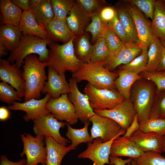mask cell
<instances>
[{"instance_id":"obj_1","label":"cell","mask_w":165,"mask_h":165,"mask_svg":"<svg viewBox=\"0 0 165 165\" xmlns=\"http://www.w3.org/2000/svg\"><path fill=\"white\" fill-rule=\"evenodd\" d=\"M47 66V62L40 61L35 54L29 55L25 58L22 73L25 83L24 101L32 98H40L47 79L45 71Z\"/></svg>"},{"instance_id":"obj_2","label":"cell","mask_w":165,"mask_h":165,"mask_svg":"<svg viewBox=\"0 0 165 165\" xmlns=\"http://www.w3.org/2000/svg\"><path fill=\"white\" fill-rule=\"evenodd\" d=\"M76 37L62 45L52 42L48 45L50 50L47 66L51 67L61 75H65L67 71L73 73L76 72L85 63L75 54L74 41Z\"/></svg>"},{"instance_id":"obj_3","label":"cell","mask_w":165,"mask_h":165,"mask_svg":"<svg viewBox=\"0 0 165 165\" xmlns=\"http://www.w3.org/2000/svg\"><path fill=\"white\" fill-rule=\"evenodd\" d=\"M52 42L49 39L22 35L18 46L11 51L7 60L10 63H15L19 68L24 63L25 58L32 54L38 55L41 62H47L49 50L47 46Z\"/></svg>"},{"instance_id":"obj_4","label":"cell","mask_w":165,"mask_h":165,"mask_svg":"<svg viewBox=\"0 0 165 165\" xmlns=\"http://www.w3.org/2000/svg\"><path fill=\"white\" fill-rule=\"evenodd\" d=\"M105 61L85 63L79 70L73 73L72 76L76 79L77 82L86 80L98 89H115L114 82L118 74L105 68L104 66Z\"/></svg>"},{"instance_id":"obj_5","label":"cell","mask_w":165,"mask_h":165,"mask_svg":"<svg viewBox=\"0 0 165 165\" xmlns=\"http://www.w3.org/2000/svg\"><path fill=\"white\" fill-rule=\"evenodd\" d=\"M153 85L147 82H139L133 90L131 101L137 115L139 124L149 118L155 92Z\"/></svg>"},{"instance_id":"obj_6","label":"cell","mask_w":165,"mask_h":165,"mask_svg":"<svg viewBox=\"0 0 165 165\" xmlns=\"http://www.w3.org/2000/svg\"><path fill=\"white\" fill-rule=\"evenodd\" d=\"M83 91L93 110L111 109L125 100L116 89H98L89 83Z\"/></svg>"},{"instance_id":"obj_7","label":"cell","mask_w":165,"mask_h":165,"mask_svg":"<svg viewBox=\"0 0 165 165\" xmlns=\"http://www.w3.org/2000/svg\"><path fill=\"white\" fill-rule=\"evenodd\" d=\"M24 134L20 135L23 149L20 155L21 157L26 155V165L45 164L47 151L44 142L45 137L37 135L35 137L29 133H25Z\"/></svg>"},{"instance_id":"obj_8","label":"cell","mask_w":165,"mask_h":165,"mask_svg":"<svg viewBox=\"0 0 165 165\" xmlns=\"http://www.w3.org/2000/svg\"><path fill=\"white\" fill-rule=\"evenodd\" d=\"M90 135L92 139L100 138L103 142H107L118 136L124 135L126 130L117 123L107 117L96 114L91 117Z\"/></svg>"},{"instance_id":"obj_9","label":"cell","mask_w":165,"mask_h":165,"mask_svg":"<svg viewBox=\"0 0 165 165\" xmlns=\"http://www.w3.org/2000/svg\"><path fill=\"white\" fill-rule=\"evenodd\" d=\"M33 130L36 136L51 137L58 143L66 146L68 141L60 133L61 128L66 125L67 123L58 121L50 113L33 121Z\"/></svg>"},{"instance_id":"obj_10","label":"cell","mask_w":165,"mask_h":165,"mask_svg":"<svg viewBox=\"0 0 165 165\" xmlns=\"http://www.w3.org/2000/svg\"><path fill=\"white\" fill-rule=\"evenodd\" d=\"M46 108L57 119L65 121L70 125L78 121L74 106L67 94H63L56 99L51 98L46 103Z\"/></svg>"},{"instance_id":"obj_11","label":"cell","mask_w":165,"mask_h":165,"mask_svg":"<svg viewBox=\"0 0 165 165\" xmlns=\"http://www.w3.org/2000/svg\"><path fill=\"white\" fill-rule=\"evenodd\" d=\"M120 136L103 142L100 138L94 139L92 142L87 143L86 148L78 156L79 159H88L93 162V165H111L109 162L111 146L113 141Z\"/></svg>"},{"instance_id":"obj_12","label":"cell","mask_w":165,"mask_h":165,"mask_svg":"<svg viewBox=\"0 0 165 165\" xmlns=\"http://www.w3.org/2000/svg\"><path fill=\"white\" fill-rule=\"evenodd\" d=\"M94 111L99 116L115 121L126 130L131 124L137 114L133 104L130 100L125 99L111 109H94Z\"/></svg>"},{"instance_id":"obj_13","label":"cell","mask_w":165,"mask_h":165,"mask_svg":"<svg viewBox=\"0 0 165 165\" xmlns=\"http://www.w3.org/2000/svg\"><path fill=\"white\" fill-rule=\"evenodd\" d=\"M76 79L73 76L69 80L70 92L68 97L73 105L76 114L81 122L89 121L90 118L95 113L91 107L86 95L80 91Z\"/></svg>"},{"instance_id":"obj_14","label":"cell","mask_w":165,"mask_h":165,"mask_svg":"<svg viewBox=\"0 0 165 165\" xmlns=\"http://www.w3.org/2000/svg\"><path fill=\"white\" fill-rule=\"evenodd\" d=\"M124 2L134 23L138 34V43L141 47L143 46L149 47L154 37L151 24L147 19L144 14L136 6Z\"/></svg>"},{"instance_id":"obj_15","label":"cell","mask_w":165,"mask_h":165,"mask_svg":"<svg viewBox=\"0 0 165 165\" xmlns=\"http://www.w3.org/2000/svg\"><path fill=\"white\" fill-rule=\"evenodd\" d=\"M142 51L141 47L138 43L130 41L124 43L115 52L111 53L104 66L111 71L118 66L130 63Z\"/></svg>"},{"instance_id":"obj_16","label":"cell","mask_w":165,"mask_h":165,"mask_svg":"<svg viewBox=\"0 0 165 165\" xmlns=\"http://www.w3.org/2000/svg\"><path fill=\"white\" fill-rule=\"evenodd\" d=\"M51 98L50 94H46L45 97L41 99L32 98L23 103L13 102L12 105L8 106V108L10 110L24 111L26 114L23 116L24 120L27 122L33 121L50 113L46 108V105Z\"/></svg>"},{"instance_id":"obj_17","label":"cell","mask_w":165,"mask_h":165,"mask_svg":"<svg viewBox=\"0 0 165 165\" xmlns=\"http://www.w3.org/2000/svg\"><path fill=\"white\" fill-rule=\"evenodd\" d=\"M143 152L163 151V136L153 132H145L139 129L128 138Z\"/></svg>"},{"instance_id":"obj_18","label":"cell","mask_w":165,"mask_h":165,"mask_svg":"<svg viewBox=\"0 0 165 165\" xmlns=\"http://www.w3.org/2000/svg\"><path fill=\"white\" fill-rule=\"evenodd\" d=\"M0 79L16 89L20 97H24L25 81L21 70L15 63L12 64L7 60L0 59Z\"/></svg>"},{"instance_id":"obj_19","label":"cell","mask_w":165,"mask_h":165,"mask_svg":"<svg viewBox=\"0 0 165 165\" xmlns=\"http://www.w3.org/2000/svg\"><path fill=\"white\" fill-rule=\"evenodd\" d=\"M70 92L69 84L65 75H61L53 68L49 66L47 81L45 83L42 92L50 94L53 99L60 97L61 95Z\"/></svg>"},{"instance_id":"obj_20","label":"cell","mask_w":165,"mask_h":165,"mask_svg":"<svg viewBox=\"0 0 165 165\" xmlns=\"http://www.w3.org/2000/svg\"><path fill=\"white\" fill-rule=\"evenodd\" d=\"M91 14H89L75 2L71 9L70 14L66 18L69 28L76 36L85 32L91 20Z\"/></svg>"},{"instance_id":"obj_21","label":"cell","mask_w":165,"mask_h":165,"mask_svg":"<svg viewBox=\"0 0 165 165\" xmlns=\"http://www.w3.org/2000/svg\"><path fill=\"white\" fill-rule=\"evenodd\" d=\"M143 152L128 138L120 136L112 143L110 156L128 157L134 159L141 156Z\"/></svg>"},{"instance_id":"obj_22","label":"cell","mask_w":165,"mask_h":165,"mask_svg":"<svg viewBox=\"0 0 165 165\" xmlns=\"http://www.w3.org/2000/svg\"><path fill=\"white\" fill-rule=\"evenodd\" d=\"M49 39L52 42L67 43L76 36L71 31L66 20L54 18L45 28Z\"/></svg>"},{"instance_id":"obj_23","label":"cell","mask_w":165,"mask_h":165,"mask_svg":"<svg viewBox=\"0 0 165 165\" xmlns=\"http://www.w3.org/2000/svg\"><path fill=\"white\" fill-rule=\"evenodd\" d=\"M44 141L47 151L45 165H61L64 156L70 151L75 149L71 145L66 147L50 137H45Z\"/></svg>"},{"instance_id":"obj_24","label":"cell","mask_w":165,"mask_h":165,"mask_svg":"<svg viewBox=\"0 0 165 165\" xmlns=\"http://www.w3.org/2000/svg\"><path fill=\"white\" fill-rule=\"evenodd\" d=\"M18 28L23 35L49 39L47 32L36 21L31 10L23 12Z\"/></svg>"},{"instance_id":"obj_25","label":"cell","mask_w":165,"mask_h":165,"mask_svg":"<svg viewBox=\"0 0 165 165\" xmlns=\"http://www.w3.org/2000/svg\"><path fill=\"white\" fill-rule=\"evenodd\" d=\"M151 27L154 36L165 41V0H156Z\"/></svg>"},{"instance_id":"obj_26","label":"cell","mask_w":165,"mask_h":165,"mask_svg":"<svg viewBox=\"0 0 165 165\" xmlns=\"http://www.w3.org/2000/svg\"><path fill=\"white\" fill-rule=\"evenodd\" d=\"M117 73L118 76L114 82L116 87L125 99L130 100L132 85L142 77L139 74L120 69Z\"/></svg>"},{"instance_id":"obj_27","label":"cell","mask_w":165,"mask_h":165,"mask_svg":"<svg viewBox=\"0 0 165 165\" xmlns=\"http://www.w3.org/2000/svg\"><path fill=\"white\" fill-rule=\"evenodd\" d=\"M22 34L19 28L16 26L4 24L0 27V42L11 51L18 46Z\"/></svg>"},{"instance_id":"obj_28","label":"cell","mask_w":165,"mask_h":165,"mask_svg":"<svg viewBox=\"0 0 165 165\" xmlns=\"http://www.w3.org/2000/svg\"><path fill=\"white\" fill-rule=\"evenodd\" d=\"M0 8L4 24H11L19 27L22 10L10 0H1Z\"/></svg>"},{"instance_id":"obj_29","label":"cell","mask_w":165,"mask_h":165,"mask_svg":"<svg viewBox=\"0 0 165 165\" xmlns=\"http://www.w3.org/2000/svg\"><path fill=\"white\" fill-rule=\"evenodd\" d=\"M164 48L160 40L154 36L148 51V61L144 71L152 72L157 70L162 59Z\"/></svg>"},{"instance_id":"obj_30","label":"cell","mask_w":165,"mask_h":165,"mask_svg":"<svg viewBox=\"0 0 165 165\" xmlns=\"http://www.w3.org/2000/svg\"><path fill=\"white\" fill-rule=\"evenodd\" d=\"M115 9L119 19L130 39L133 42L138 43V34L135 25L124 3H117Z\"/></svg>"},{"instance_id":"obj_31","label":"cell","mask_w":165,"mask_h":165,"mask_svg":"<svg viewBox=\"0 0 165 165\" xmlns=\"http://www.w3.org/2000/svg\"><path fill=\"white\" fill-rule=\"evenodd\" d=\"M31 11L36 21L45 29L54 18L51 0H42L39 4Z\"/></svg>"},{"instance_id":"obj_32","label":"cell","mask_w":165,"mask_h":165,"mask_svg":"<svg viewBox=\"0 0 165 165\" xmlns=\"http://www.w3.org/2000/svg\"><path fill=\"white\" fill-rule=\"evenodd\" d=\"M74 41L75 42V48H74L76 57L84 63L90 62L94 45L90 44L87 34L84 32L76 36Z\"/></svg>"},{"instance_id":"obj_33","label":"cell","mask_w":165,"mask_h":165,"mask_svg":"<svg viewBox=\"0 0 165 165\" xmlns=\"http://www.w3.org/2000/svg\"><path fill=\"white\" fill-rule=\"evenodd\" d=\"M84 124L83 128L80 129H75L72 128L69 124L66 123L67 131L66 135L71 141V145L75 149L81 143H88L92 142L93 140L88 130L90 121L86 122Z\"/></svg>"},{"instance_id":"obj_34","label":"cell","mask_w":165,"mask_h":165,"mask_svg":"<svg viewBox=\"0 0 165 165\" xmlns=\"http://www.w3.org/2000/svg\"><path fill=\"white\" fill-rule=\"evenodd\" d=\"M100 10L91 14V22L85 31L90 32L92 36V41L96 42L99 39L104 37L108 27V23L104 21L99 15Z\"/></svg>"},{"instance_id":"obj_35","label":"cell","mask_w":165,"mask_h":165,"mask_svg":"<svg viewBox=\"0 0 165 165\" xmlns=\"http://www.w3.org/2000/svg\"><path fill=\"white\" fill-rule=\"evenodd\" d=\"M141 54L130 63L119 66L120 69L139 74L145 70L148 61V47H141Z\"/></svg>"},{"instance_id":"obj_36","label":"cell","mask_w":165,"mask_h":165,"mask_svg":"<svg viewBox=\"0 0 165 165\" xmlns=\"http://www.w3.org/2000/svg\"><path fill=\"white\" fill-rule=\"evenodd\" d=\"M111 53L104 38H101L94 45L93 52L90 62L97 63L106 61Z\"/></svg>"},{"instance_id":"obj_37","label":"cell","mask_w":165,"mask_h":165,"mask_svg":"<svg viewBox=\"0 0 165 165\" xmlns=\"http://www.w3.org/2000/svg\"><path fill=\"white\" fill-rule=\"evenodd\" d=\"M156 93L149 118L165 119V90Z\"/></svg>"},{"instance_id":"obj_38","label":"cell","mask_w":165,"mask_h":165,"mask_svg":"<svg viewBox=\"0 0 165 165\" xmlns=\"http://www.w3.org/2000/svg\"><path fill=\"white\" fill-rule=\"evenodd\" d=\"M137 165H165V157L160 153L148 151L134 159Z\"/></svg>"},{"instance_id":"obj_39","label":"cell","mask_w":165,"mask_h":165,"mask_svg":"<svg viewBox=\"0 0 165 165\" xmlns=\"http://www.w3.org/2000/svg\"><path fill=\"white\" fill-rule=\"evenodd\" d=\"M54 18L66 20L68 14L74 4L75 1L72 0H51Z\"/></svg>"},{"instance_id":"obj_40","label":"cell","mask_w":165,"mask_h":165,"mask_svg":"<svg viewBox=\"0 0 165 165\" xmlns=\"http://www.w3.org/2000/svg\"><path fill=\"white\" fill-rule=\"evenodd\" d=\"M139 129L153 132L163 136L165 134V119L149 118L139 123Z\"/></svg>"},{"instance_id":"obj_41","label":"cell","mask_w":165,"mask_h":165,"mask_svg":"<svg viewBox=\"0 0 165 165\" xmlns=\"http://www.w3.org/2000/svg\"><path fill=\"white\" fill-rule=\"evenodd\" d=\"M0 100L8 104H12L15 101H20L22 99L14 88L2 82L0 83Z\"/></svg>"},{"instance_id":"obj_42","label":"cell","mask_w":165,"mask_h":165,"mask_svg":"<svg viewBox=\"0 0 165 165\" xmlns=\"http://www.w3.org/2000/svg\"><path fill=\"white\" fill-rule=\"evenodd\" d=\"M142 76L153 82L156 87V92L165 90V71H156L152 72L144 71Z\"/></svg>"},{"instance_id":"obj_43","label":"cell","mask_w":165,"mask_h":165,"mask_svg":"<svg viewBox=\"0 0 165 165\" xmlns=\"http://www.w3.org/2000/svg\"><path fill=\"white\" fill-rule=\"evenodd\" d=\"M154 0H126L123 2L136 6L146 17L152 19L154 9Z\"/></svg>"},{"instance_id":"obj_44","label":"cell","mask_w":165,"mask_h":165,"mask_svg":"<svg viewBox=\"0 0 165 165\" xmlns=\"http://www.w3.org/2000/svg\"><path fill=\"white\" fill-rule=\"evenodd\" d=\"M104 38L111 53L117 51L124 44L108 25Z\"/></svg>"},{"instance_id":"obj_45","label":"cell","mask_w":165,"mask_h":165,"mask_svg":"<svg viewBox=\"0 0 165 165\" xmlns=\"http://www.w3.org/2000/svg\"><path fill=\"white\" fill-rule=\"evenodd\" d=\"M76 2L86 12L91 15L100 10L105 4L102 0H77Z\"/></svg>"},{"instance_id":"obj_46","label":"cell","mask_w":165,"mask_h":165,"mask_svg":"<svg viewBox=\"0 0 165 165\" xmlns=\"http://www.w3.org/2000/svg\"><path fill=\"white\" fill-rule=\"evenodd\" d=\"M108 25L114 31L124 43L131 41L120 23L117 13L113 19L108 22Z\"/></svg>"},{"instance_id":"obj_47","label":"cell","mask_w":165,"mask_h":165,"mask_svg":"<svg viewBox=\"0 0 165 165\" xmlns=\"http://www.w3.org/2000/svg\"><path fill=\"white\" fill-rule=\"evenodd\" d=\"M116 13L115 8L110 6L104 7L99 12V15L101 19L108 23L112 20Z\"/></svg>"},{"instance_id":"obj_48","label":"cell","mask_w":165,"mask_h":165,"mask_svg":"<svg viewBox=\"0 0 165 165\" xmlns=\"http://www.w3.org/2000/svg\"><path fill=\"white\" fill-rule=\"evenodd\" d=\"M139 124L138 121L137 114L129 127L126 130V131L123 136L126 138L130 137L135 131L139 129Z\"/></svg>"},{"instance_id":"obj_49","label":"cell","mask_w":165,"mask_h":165,"mask_svg":"<svg viewBox=\"0 0 165 165\" xmlns=\"http://www.w3.org/2000/svg\"><path fill=\"white\" fill-rule=\"evenodd\" d=\"M26 160L22 159L19 161L13 162L9 160L5 155L0 156V165H26Z\"/></svg>"},{"instance_id":"obj_50","label":"cell","mask_w":165,"mask_h":165,"mask_svg":"<svg viewBox=\"0 0 165 165\" xmlns=\"http://www.w3.org/2000/svg\"><path fill=\"white\" fill-rule=\"evenodd\" d=\"M133 159L130 158L125 160L121 158L116 156H110L109 162L111 165H125L127 163L131 162L133 160Z\"/></svg>"},{"instance_id":"obj_51","label":"cell","mask_w":165,"mask_h":165,"mask_svg":"<svg viewBox=\"0 0 165 165\" xmlns=\"http://www.w3.org/2000/svg\"><path fill=\"white\" fill-rule=\"evenodd\" d=\"M13 2L23 11L31 10L29 0H12Z\"/></svg>"},{"instance_id":"obj_52","label":"cell","mask_w":165,"mask_h":165,"mask_svg":"<svg viewBox=\"0 0 165 165\" xmlns=\"http://www.w3.org/2000/svg\"><path fill=\"white\" fill-rule=\"evenodd\" d=\"M10 113L8 109L5 107L0 108V119L2 121L7 120L9 118Z\"/></svg>"},{"instance_id":"obj_53","label":"cell","mask_w":165,"mask_h":165,"mask_svg":"<svg viewBox=\"0 0 165 165\" xmlns=\"http://www.w3.org/2000/svg\"><path fill=\"white\" fill-rule=\"evenodd\" d=\"M161 41L164 48V51L162 60L156 71H165V41Z\"/></svg>"},{"instance_id":"obj_54","label":"cell","mask_w":165,"mask_h":165,"mask_svg":"<svg viewBox=\"0 0 165 165\" xmlns=\"http://www.w3.org/2000/svg\"><path fill=\"white\" fill-rule=\"evenodd\" d=\"M42 0H30L29 6L31 10L36 7L40 3Z\"/></svg>"},{"instance_id":"obj_55","label":"cell","mask_w":165,"mask_h":165,"mask_svg":"<svg viewBox=\"0 0 165 165\" xmlns=\"http://www.w3.org/2000/svg\"><path fill=\"white\" fill-rule=\"evenodd\" d=\"M7 50L6 47L1 42H0V57H1L7 54L6 51Z\"/></svg>"},{"instance_id":"obj_56","label":"cell","mask_w":165,"mask_h":165,"mask_svg":"<svg viewBox=\"0 0 165 165\" xmlns=\"http://www.w3.org/2000/svg\"><path fill=\"white\" fill-rule=\"evenodd\" d=\"M125 165H137V164L135 161L133 159L132 162L127 163Z\"/></svg>"},{"instance_id":"obj_57","label":"cell","mask_w":165,"mask_h":165,"mask_svg":"<svg viewBox=\"0 0 165 165\" xmlns=\"http://www.w3.org/2000/svg\"><path fill=\"white\" fill-rule=\"evenodd\" d=\"M163 152H165V134L163 135Z\"/></svg>"},{"instance_id":"obj_58","label":"cell","mask_w":165,"mask_h":165,"mask_svg":"<svg viewBox=\"0 0 165 165\" xmlns=\"http://www.w3.org/2000/svg\"><path fill=\"white\" fill-rule=\"evenodd\" d=\"M45 164H42L41 165H45Z\"/></svg>"}]
</instances>
